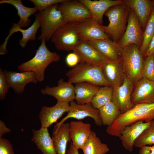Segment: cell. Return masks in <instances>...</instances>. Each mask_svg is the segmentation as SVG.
<instances>
[{"label": "cell", "mask_w": 154, "mask_h": 154, "mask_svg": "<svg viewBox=\"0 0 154 154\" xmlns=\"http://www.w3.org/2000/svg\"><path fill=\"white\" fill-rule=\"evenodd\" d=\"M154 145V121L136 140L134 146L140 148L145 145Z\"/></svg>", "instance_id": "d6a6232c"}, {"label": "cell", "mask_w": 154, "mask_h": 154, "mask_svg": "<svg viewBox=\"0 0 154 154\" xmlns=\"http://www.w3.org/2000/svg\"><path fill=\"white\" fill-rule=\"evenodd\" d=\"M44 95H48L55 98L57 102L70 103L75 100L74 86L72 83L64 81L63 79L58 82L56 86L50 87L48 86L40 90Z\"/></svg>", "instance_id": "ac0fdd59"}, {"label": "cell", "mask_w": 154, "mask_h": 154, "mask_svg": "<svg viewBox=\"0 0 154 154\" xmlns=\"http://www.w3.org/2000/svg\"><path fill=\"white\" fill-rule=\"evenodd\" d=\"M104 57L112 61L122 58V47L110 38L88 42Z\"/></svg>", "instance_id": "ffe728a7"}, {"label": "cell", "mask_w": 154, "mask_h": 154, "mask_svg": "<svg viewBox=\"0 0 154 154\" xmlns=\"http://www.w3.org/2000/svg\"><path fill=\"white\" fill-rule=\"evenodd\" d=\"M11 132V129L6 126L2 120L0 121V138L2 137L6 133Z\"/></svg>", "instance_id": "60d3db41"}, {"label": "cell", "mask_w": 154, "mask_h": 154, "mask_svg": "<svg viewBox=\"0 0 154 154\" xmlns=\"http://www.w3.org/2000/svg\"><path fill=\"white\" fill-rule=\"evenodd\" d=\"M142 71L143 78L154 80V54L145 58Z\"/></svg>", "instance_id": "836d02e7"}, {"label": "cell", "mask_w": 154, "mask_h": 154, "mask_svg": "<svg viewBox=\"0 0 154 154\" xmlns=\"http://www.w3.org/2000/svg\"><path fill=\"white\" fill-rule=\"evenodd\" d=\"M45 41L41 43L37 50L34 56L31 60L23 63L18 67L21 72L33 71L36 74L38 82H43L44 79L45 70L51 63L58 62L60 56L56 52L50 51L47 47Z\"/></svg>", "instance_id": "3957f363"}, {"label": "cell", "mask_w": 154, "mask_h": 154, "mask_svg": "<svg viewBox=\"0 0 154 154\" xmlns=\"http://www.w3.org/2000/svg\"><path fill=\"white\" fill-rule=\"evenodd\" d=\"M139 48L131 44L123 47L122 64L127 77L135 84L143 78L144 60Z\"/></svg>", "instance_id": "5b68a950"}, {"label": "cell", "mask_w": 154, "mask_h": 154, "mask_svg": "<svg viewBox=\"0 0 154 154\" xmlns=\"http://www.w3.org/2000/svg\"><path fill=\"white\" fill-rule=\"evenodd\" d=\"M58 4L52 5L39 12L41 29V34L38 38V40L48 41L55 32L66 23L63 20L61 13L58 9Z\"/></svg>", "instance_id": "8992f818"}, {"label": "cell", "mask_w": 154, "mask_h": 154, "mask_svg": "<svg viewBox=\"0 0 154 154\" xmlns=\"http://www.w3.org/2000/svg\"><path fill=\"white\" fill-rule=\"evenodd\" d=\"M100 86L87 82L75 84V100L78 104L91 103L93 97Z\"/></svg>", "instance_id": "4316f807"}, {"label": "cell", "mask_w": 154, "mask_h": 154, "mask_svg": "<svg viewBox=\"0 0 154 154\" xmlns=\"http://www.w3.org/2000/svg\"><path fill=\"white\" fill-rule=\"evenodd\" d=\"M139 154H154V145L152 146L145 145L141 147Z\"/></svg>", "instance_id": "f35d334b"}, {"label": "cell", "mask_w": 154, "mask_h": 154, "mask_svg": "<svg viewBox=\"0 0 154 154\" xmlns=\"http://www.w3.org/2000/svg\"><path fill=\"white\" fill-rule=\"evenodd\" d=\"M154 54V35L152 38L149 45L143 56L144 58Z\"/></svg>", "instance_id": "ab89813d"}, {"label": "cell", "mask_w": 154, "mask_h": 154, "mask_svg": "<svg viewBox=\"0 0 154 154\" xmlns=\"http://www.w3.org/2000/svg\"><path fill=\"white\" fill-rule=\"evenodd\" d=\"M88 8L92 17L100 24L103 23V17L111 7L123 3V0H80Z\"/></svg>", "instance_id": "cb8c5ba5"}, {"label": "cell", "mask_w": 154, "mask_h": 154, "mask_svg": "<svg viewBox=\"0 0 154 154\" xmlns=\"http://www.w3.org/2000/svg\"><path fill=\"white\" fill-rule=\"evenodd\" d=\"M78 23H66L54 33L51 41L57 49L72 51L79 44L80 41L77 29Z\"/></svg>", "instance_id": "52a82bcc"}, {"label": "cell", "mask_w": 154, "mask_h": 154, "mask_svg": "<svg viewBox=\"0 0 154 154\" xmlns=\"http://www.w3.org/2000/svg\"><path fill=\"white\" fill-rule=\"evenodd\" d=\"M65 61L68 66L74 67L79 63V58L78 54L73 52L66 56Z\"/></svg>", "instance_id": "74e56055"}, {"label": "cell", "mask_w": 154, "mask_h": 154, "mask_svg": "<svg viewBox=\"0 0 154 154\" xmlns=\"http://www.w3.org/2000/svg\"><path fill=\"white\" fill-rule=\"evenodd\" d=\"M10 88L7 82L3 70L0 68V100L5 99Z\"/></svg>", "instance_id": "d590c367"}, {"label": "cell", "mask_w": 154, "mask_h": 154, "mask_svg": "<svg viewBox=\"0 0 154 154\" xmlns=\"http://www.w3.org/2000/svg\"><path fill=\"white\" fill-rule=\"evenodd\" d=\"M130 11V8L123 3L111 7L105 12L109 23L107 26L102 27L113 41L118 42L124 34Z\"/></svg>", "instance_id": "7a4b0ae2"}, {"label": "cell", "mask_w": 154, "mask_h": 154, "mask_svg": "<svg viewBox=\"0 0 154 154\" xmlns=\"http://www.w3.org/2000/svg\"><path fill=\"white\" fill-rule=\"evenodd\" d=\"M32 131L31 140L35 143L42 154H57L48 128L41 127L38 130L33 129Z\"/></svg>", "instance_id": "d4e9b609"}, {"label": "cell", "mask_w": 154, "mask_h": 154, "mask_svg": "<svg viewBox=\"0 0 154 154\" xmlns=\"http://www.w3.org/2000/svg\"><path fill=\"white\" fill-rule=\"evenodd\" d=\"M102 67H94L85 63H79L69 70L65 75L72 84L87 82L100 86H111L106 79Z\"/></svg>", "instance_id": "277c9868"}, {"label": "cell", "mask_w": 154, "mask_h": 154, "mask_svg": "<svg viewBox=\"0 0 154 154\" xmlns=\"http://www.w3.org/2000/svg\"><path fill=\"white\" fill-rule=\"evenodd\" d=\"M70 137L73 146L83 149L92 131L91 125L81 121H72L69 123Z\"/></svg>", "instance_id": "7402d4cb"}, {"label": "cell", "mask_w": 154, "mask_h": 154, "mask_svg": "<svg viewBox=\"0 0 154 154\" xmlns=\"http://www.w3.org/2000/svg\"><path fill=\"white\" fill-rule=\"evenodd\" d=\"M35 19L33 23L29 28L26 29L21 28L17 23H13V26L9 31V34L6 38L4 42L0 45V54L4 55L8 52L6 49L7 42L11 36L15 32H20L22 35V38L19 40L20 45L22 48H25L27 42L30 40L36 39V34L39 27H41V19L39 12L35 15Z\"/></svg>", "instance_id": "8fae6325"}, {"label": "cell", "mask_w": 154, "mask_h": 154, "mask_svg": "<svg viewBox=\"0 0 154 154\" xmlns=\"http://www.w3.org/2000/svg\"><path fill=\"white\" fill-rule=\"evenodd\" d=\"M34 5V7L39 12L42 11L49 6L59 4L64 0H30Z\"/></svg>", "instance_id": "e575fe53"}, {"label": "cell", "mask_w": 154, "mask_h": 154, "mask_svg": "<svg viewBox=\"0 0 154 154\" xmlns=\"http://www.w3.org/2000/svg\"><path fill=\"white\" fill-rule=\"evenodd\" d=\"M102 71L106 79L113 89L121 86L126 77L123 68L122 59L110 61L103 66Z\"/></svg>", "instance_id": "603a6c76"}, {"label": "cell", "mask_w": 154, "mask_h": 154, "mask_svg": "<svg viewBox=\"0 0 154 154\" xmlns=\"http://www.w3.org/2000/svg\"><path fill=\"white\" fill-rule=\"evenodd\" d=\"M0 154H15L13 145L6 139L0 138Z\"/></svg>", "instance_id": "8d00e7d4"}, {"label": "cell", "mask_w": 154, "mask_h": 154, "mask_svg": "<svg viewBox=\"0 0 154 154\" xmlns=\"http://www.w3.org/2000/svg\"><path fill=\"white\" fill-rule=\"evenodd\" d=\"M123 3L134 12L144 31L154 9V0H123Z\"/></svg>", "instance_id": "44dd1931"}, {"label": "cell", "mask_w": 154, "mask_h": 154, "mask_svg": "<svg viewBox=\"0 0 154 154\" xmlns=\"http://www.w3.org/2000/svg\"><path fill=\"white\" fill-rule=\"evenodd\" d=\"M131 96L134 105L154 103V82L142 78L135 84Z\"/></svg>", "instance_id": "d6986e66"}, {"label": "cell", "mask_w": 154, "mask_h": 154, "mask_svg": "<svg viewBox=\"0 0 154 154\" xmlns=\"http://www.w3.org/2000/svg\"><path fill=\"white\" fill-rule=\"evenodd\" d=\"M134 86V84L132 82L126 77L121 86L113 89L112 102L119 109L121 114L131 110L134 106L131 100Z\"/></svg>", "instance_id": "5bb4252c"}, {"label": "cell", "mask_w": 154, "mask_h": 154, "mask_svg": "<svg viewBox=\"0 0 154 154\" xmlns=\"http://www.w3.org/2000/svg\"><path fill=\"white\" fill-rule=\"evenodd\" d=\"M69 126V123H63L58 128L54 129L52 139L57 154H66L68 142L71 141Z\"/></svg>", "instance_id": "484cf974"}, {"label": "cell", "mask_w": 154, "mask_h": 154, "mask_svg": "<svg viewBox=\"0 0 154 154\" xmlns=\"http://www.w3.org/2000/svg\"><path fill=\"white\" fill-rule=\"evenodd\" d=\"M82 150L84 154H106L110 149L107 144L102 143L96 133L92 131Z\"/></svg>", "instance_id": "f1b7e54d"}, {"label": "cell", "mask_w": 154, "mask_h": 154, "mask_svg": "<svg viewBox=\"0 0 154 154\" xmlns=\"http://www.w3.org/2000/svg\"><path fill=\"white\" fill-rule=\"evenodd\" d=\"M70 111L65 117L55 125L54 128H58L66 120L70 118L80 120L87 117H91L97 125L100 126L103 125L99 110L94 108L91 103L80 104L73 101L70 103Z\"/></svg>", "instance_id": "9c48e42d"}, {"label": "cell", "mask_w": 154, "mask_h": 154, "mask_svg": "<svg viewBox=\"0 0 154 154\" xmlns=\"http://www.w3.org/2000/svg\"><path fill=\"white\" fill-rule=\"evenodd\" d=\"M66 154H80L78 149L76 148L71 142L70 145L68 149Z\"/></svg>", "instance_id": "b9f144b4"}, {"label": "cell", "mask_w": 154, "mask_h": 154, "mask_svg": "<svg viewBox=\"0 0 154 154\" xmlns=\"http://www.w3.org/2000/svg\"><path fill=\"white\" fill-rule=\"evenodd\" d=\"M152 121L148 122L138 121L125 127L121 130L119 137L125 149L129 152H132L135 142L150 126Z\"/></svg>", "instance_id": "2e32d148"}, {"label": "cell", "mask_w": 154, "mask_h": 154, "mask_svg": "<svg viewBox=\"0 0 154 154\" xmlns=\"http://www.w3.org/2000/svg\"><path fill=\"white\" fill-rule=\"evenodd\" d=\"M70 109L69 103L66 102H57L52 107L43 106L39 115L41 127L48 128Z\"/></svg>", "instance_id": "e0dca14e"}, {"label": "cell", "mask_w": 154, "mask_h": 154, "mask_svg": "<svg viewBox=\"0 0 154 154\" xmlns=\"http://www.w3.org/2000/svg\"><path fill=\"white\" fill-rule=\"evenodd\" d=\"M2 3L10 4L17 9V15L20 18L17 24L21 28L29 26L31 23L29 17L38 11L34 7H29L24 5L21 0H1L0 4Z\"/></svg>", "instance_id": "83f0119b"}, {"label": "cell", "mask_w": 154, "mask_h": 154, "mask_svg": "<svg viewBox=\"0 0 154 154\" xmlns=\"http://www.w3.org/2000/svg\"><path fill=\"white\" fill-rule=\"evenodd\" d=\"M154 119V103L136 104L131 110L120 114L111 125L107 127L106 132L110 135L119 137L120 131L125 127L138 121L148 122Z\"/></svg>", "instance_id": "6da1fadb"}, {"label": "cell", "mask_w": 154, "mask_h": 154, "mask_svg": "<svg viewBox=\"0 0 154 154\" xmlns=\"http://www.w3.org/2000/svg\"><path fill=\"white\" fill-rule=\"evenodd\" d=\"M154 35V9L143 31V40L139 48L143 56Z\"/></svg>", "instance_id": "1f68e13d"}, {"label": "cell", "mask_w": 154, "mask_h": 154, "mask_svg": "<svg viewBox=\"0 0 154 154\" xmlns=\"http://www.w3.org/2000/svg\"><path fill=\"white\" fill-rule=\"evenodd\" d=\"M99 110L103 125L108 127L111 125L121 114L119 109L112 101L102 107Z\"/></svg>", "instance_id": "f546056e"}, {"label": "cell", "mask_w": 154, "mask_h": 154, "mask_svg": "<svg viewBox=\"0 0 154 154\" xmlns=\"http://www.w3.org/2000/svg\"><path fill=\"white\" fill-rule=\"evenodd\" d=\"M66 23L79 22L92 18L87 7L79 0H64L58 5Z\"/></svg>", "instance_id": "ba28073f"}, {"label": "cell", "mask_w": 154, "mask_h": 154, "mask_svg": "<svg viewBox=\"0 0 154 154\" xmlns=\"http://www.w3.org/2000/svg\"><path fill=\"white\" fill-rule=\"evenodd\" d=\"M79 58V63H85L94 67L103 66L110 61L96 50L87 41H80L72 50Z\"/></svg>", "instance_id": "7c38bea8"}, {"label": "cell", "mask_w": 154, "mask_h": 154, "mask_svg": "<svg viewBox=\"0 0 154 154\" xmlns=\"http://www.w3.org/2000/svg\"><path fill=\"white\" fill-rule=\"evenodd\" d=\"M3 71L9 87L18 95L24 92L27 84L30 83L37 84L38 82L36 75L33 71L18 72L5 70Z\"/></svg>", "instance_id": "9a60e30c"}, {"label": "cell", "mask_w": 154, "mask_h": 154, "mask_svg": "<svg viewBox=\"0 0 154 154\" xmlns=\"http://www.w3.org/2000/svg\"><path fill=\"white\" fill-rule=\"evenodd\" d=\"M113 90L112 86H100L91 102L93 107L99 110L107 103L112 102Z\"/></svg>", "instance_id": "4dcf8cb0"}, {"label": "cell", "mask_w": 154, "mask_h": 154, "mask_svg": "<svg viewBox=\"0 0 154 154\" xmlns=\"http://www.w3.org/2000/svg\"><path fill=\"white\" fill-rule=\"evenodd\" d=\"M153 82H154V81H153Z\"/></svg>", "instance_id": "ee69618b"}, {"label": "cell", "mask_w": 154, "mask_h": 154, "mask_svg": "<svg viewBox=\"0 0 154 154\" xmlns=\"http://www.w3.org/2000/svg\"><path fill=\"white\" fill-rule=\"evenodd\" d=\"M102 25L93 17L78 22L77 29L80 41L88 42L109 38Z\"/></svg>", "instance_id": "4fadbf2b"}, {"label": "cell", "mask_w": 154, "mask_h": 154, "mask_svg": "<svg viewBox=\"0 0 154 154\" xmlns=\"http://www.w3.org/2000/svg\"><path fill=\"white\" fill-rule=\"evenodd\" d=\"M143 31L134 12L130 9L125 32L118 42L123 47L131 44L140 48L143 40Z\"/></svg>", "instance_id": "30bf717a"}, {"label": "cell", "mask_w": 154, "mask_h": 154, "mask_svg": "<svg viewBox=\"0 0 154 154\" xmlns=\"http://www.w3.org/2000/svg\"><path fill=\"white\" fill-rule=\"evenodd\" d=\"M153 120V121H154V119Z\"/></svg>", "instance_id": "7bdbcfd3"}]
</instances>
